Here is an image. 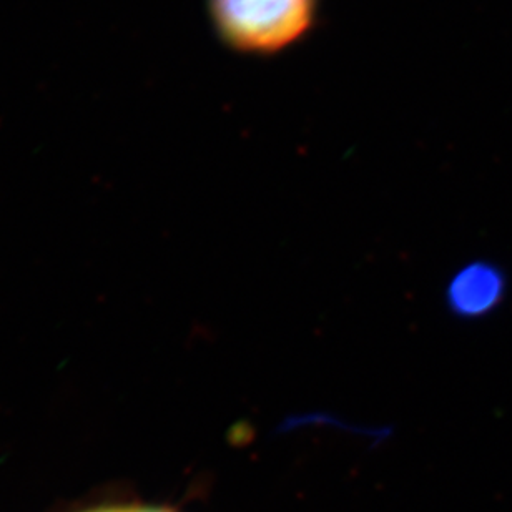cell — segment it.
<instances>
[{"label":"cell","instance_id":"1","mask_svg":"<svg viewBox=\"0 0 512 512\" xmlns=\"http://www.w3.org/2000/svg\"><path fill=\"white\" fill-rule=\"evenodd\" d=\"M218 40L235 54L270 59L310 37L321 0H207Z\"/></svg>","mask_w":512,"mask_h":512},{"label":"cell","instance_id":"2","mask_svg":"<svg viewBox=\"0 0 512 512\" xmlns=\"http://www.w3.org/2000/svg\"><path fill=\"white\" fill-rule=\"evenodd\" d=\"M506 293V278L498 266L476 261L464 266L448 286L449 308L463 318H479L498 308Z\"/></svg>","mask_w":512,"mask_h":512}]
</instances>
